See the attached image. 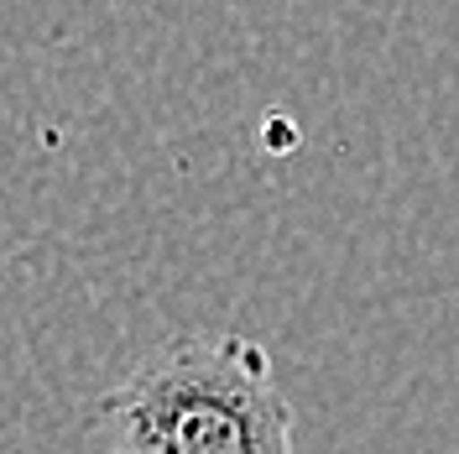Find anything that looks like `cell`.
I'll list each match as a JSON object with an SVG mask.
<instances>
[{"instance_id": "cell-1", "label": "cell", "mask_w": 459, "mask_h": 454, "mask_svg": "<svg viewBox=\"0 0 459 454\" xmlns=\"http://www.w3.org/2000/svg\"><path fill=\"white\" fill-rule=\"evenodd\" d=\"M94 413L110 454H292V402L251 335H172Z\"/></svg>"}]
</instances>
